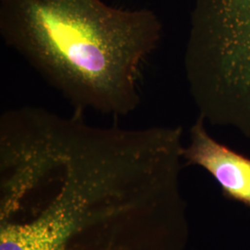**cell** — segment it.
<instances>
[{
	"mask_svg": "<svg viewBox=\"0 0 250 250\" xmlns=\"http://www.w3.org/2000/svg\"><path fill=\"white\" fill-rule=\"evenodd\" d=\"M179 126H97L21 107L0 117V250H186Z\"/></svg>",
	"mask_w": 250,
	"mask_h": 250,
	"instance_id": "cell-1",
	"label": "cell"
},
{
	"mask_svg": "<svg viewBox=\"0 0 250 250\" xmlns=\"http://www.w3.org/2000/svg\"><path fill=\"white\" fill-rule=\"evenodd\" d=\"M0 35L76 113L123 117L141 103L138 81L162 24L150 9L102 0H0Z\"/></svg>",
	"mask_w": 250,
	"mask_h": 250,
	"instance_id": "cell-2",
	"label": "cell"
},
{
	"mask_svg": "<svg viewBox=\"0 0 250 250\" xmlns=\"http://www.w3.org/2000/svg\"><path fill=\"white\" fill-rule=\"evenodd\" d=\"M185 72L198 115L250 138V0H195Z\"/></svg>",
	"mask_w": 250,
	"mask_h": 250,
	"instance_id": "cell-3",
	"label": "cell"
},
{
	"mask_svg": "<svg viewBox=\"0 0 250 250\" xmlns=\"http://www.w3.org/2000/svg\"><path fill=\"white\" fill-rule=\"evenodd\" d=\"M185 166H198L217 182L226 199L250 208V158L218 142L198 116L184 146Z\"/></svg>",
	"mask_w": 250,
	"mask_h": 250,
	"instance_id": "cell-4",
	"label": "cell"
}]
</instances>
